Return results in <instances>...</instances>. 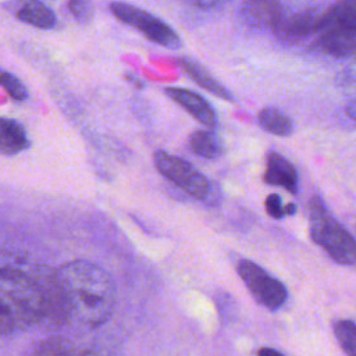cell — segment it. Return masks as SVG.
<instances>
[{
  "instance_id": "1",
  "label": "cell",
  "mask_w": 356,
  "mask_h": 356,
  "mask_svg": "<svg viewBox=\"0 0 356 356\" xmlns=\"http://www.w3.org/2000/svg\"><path fill=\"white\" fill-rule=\"evenodd\" d=\"M54 316H64L54 271L0 252V335L25 331Z\"/></svg>"
},
{
  "instance_id": "2",
  "label": "cell",
  "mask_w": 356,
  "mask_h": 356,
  "mask_svg": "<svg viewBox=\"0 0 356 356\" xmlns=\"http://www.w3.org/2000/svg\"><path fill=\"white\" fill-rule=\"evenodd\" d=\"M64 316L95 328L104 324L115 306L111 277L97 264L74 260L54 271Z\"/></svg>"
},
{
  "instance_id": "3",
  "label": "cell",
  "mask_w": 356,
  "mask_h": 356,
  "mask_svg": "<svg viewBox=\"0 0 356 356\" xmlns=\"http://www.w3.org/2000/svg\"><path fill=\"white\" fill-rule=\"evenodd\" d=\"M307 210L312 239L338 264L353 266L356 261V248L349 231L328 211L318 196L310 199Z\"/></svg>"
},
{
  "instance_id": "4",
  "label": "cell",
  "mask_w": 356,
  "mask_h": 356,
  "mask_svg": "<svg viewBox=\"0 0 356 356\" xmlns=\"http://www.w3.org/2000/svg\"><path fill=\"white\" fill-rule=\"evenodd\" d=\"M317 47L335 58H349L356 47V0H339L328 7L318 29Z\"/></svg>"
},
{
  "instance_id": "5",
  "label": "cell",
  "mask_w": 356,
  "mask_h": 356,
  "mask_svg": "<svg viewBox=\"0 0 356 356\" xmlns=\"http://www.w3.org/2000/svg\"><path fill=\"white\" fill-rule=\"evenodd\" d=\"M110 11L117 19L135 28L149 40L163 47L178 50L182 46L179 35L168 24L138 6L125 1H113L110 4Z\"/></svg>"
},
{
  "instance_id": "6",
  "label": "cell",
  "mask_w": 356,
  "mask_h": 356,
  "mask_svg": "<svg viewBox=\"0 0 356 356\" xmlns=\"http://www.w3.org/2000/svg\"><path fill=\"white\" fill-rule=\"evenodd\" d=\"M236 270L256 302L270 310H275L285 303L288 298L285 285L263 267L243 259L238 263Z\"/></svg>"
},
{
  "instance_id": "7",
  "label": "cell",
  "mask_w": 356,
  "mask_h": 356,
  "mask_svg": "<svg viewBox=\"0 0 356 356\" xmlns=\"http://www.w3.org/2000/svg\"><path fill=\"white\" fill-rule=\"evenodd\" d=\"M154 165L161 175L184 189L196 199H207L211 195L210 181L188 161L175 157L167 152H156Z\"/></svg>"
},
{
  "instance_id": "8",
  "label": "cell",
  "mask_w": 356,
  "mask_h": 356,
  "mask_svg": "<svg viewBox=\"0 0 356 356\" xmlns=\"http://www.w3.org/2000/svg\"><path fill=\"white\" fill-rule=\"evenodd\" d=\"M327 10L328 7L320 6L289 15L284 14L273 28V32L278 39L286 42H295L316 35L325 19Z\"/></svg>"
},
{
  "instance_id": "9",
  "label": "cell",
  "mask_w": 356,
  "mask_h": 356,
  "mask_svg": "<svg viewBox=\"0 0 356 356\" xmlns=\"http://www.w3.org/2000/svg\"><path fill=\"white\" fill-rule=\"evenodd\" d=\"M284 14L278 0H246L239 10L241 18L248 25L271 31Z\"/></svg>"
},
{
  "instance_id": "10",
  "label": "cell",
  "mask_w": 356,
  "mask_h": 356,
  "mask_svg": "<svg viewBox=\"0 0 356 356\" xmlns=\"http://www.w3.org/2000/svg\"><path fill=\"white\" fill-rule=\"evenodd\" d=\"M164 92L206 128L213 129L217 127L218 118L214 108L200 95L184 88H165Z\"/></svg>"
},
{
  "instance_id": "11",
  "label": "cell",
  "mask_w": 356,
  "mask_h": 356,
  "mask_svg": "<svg viewBox=\"0 0 356 356\" xmlns=\"http://www.w3.org/2000/svg\"><path fill=\"white\" fill-rule=\"evenodd\" d=\"M264 182L274 186H281L285 191L296 195L299 188V175L293 164L284 156L275 152H268L266 157Z\"/></svg>"
},
{
  "instance_id": "12",
  "label": "cell",
  "mask_w": 356,
  "mask_h": 356,
  "mask_svg": "<svg viewBox=\"0 0 356 356\" xmlns=\"http://www.w3.org/2000/svg\"><path fill=\"white\" fill-rule=\"evenodd\" d=\"M15 17L32 26L51 29L56 25L54 13L39 0H17L13 6Z\"/></svg>"
},
{
  "instance_id": "13",
  "label": "cell",
  "mask_w": 356,
  "mask_h": 356,
  "mask_svg": "<svg viewBox=\"0 0 356 356\" xmlns=\"http://www.w3.org/2000/svg\"><path fill=\"white\" fill-rule=\"evenodd\" d=\"M31 146L25 128L13 118L0 117V154L14 156Z\"/></svg>"
},
{
  "instance_id": "14",
  "label": "cell",
  "mask_w": 356,
  "mask_h": 356,
  "mask_svg": "<svg viewBox=\"0 0 356 356\" xmlns=\"http://www.w3.org/2000/svg\"><path fill=\"white\" fill-rule=\"evenodd\" d=\"M178 63L184 68V71L191 76L193 82H196L199 86L206 89L207 92L216 95L217 97H221L227 102H234L232 93L220 83L203 65H200L197 61L192 60L191 57H179Z\"/></svg>"
},
{
  "instance_id": "15",
  "label": "cell",
  "mask_w": 356,
  "mask_h": 356,
  "mask_svg": "<svg viewBox=\"0 0 356 356\" xmlns=\"http://www.w3.org/2000/svg\"><path fill=\"white\" fill-rule=\"evenodd\" d=\"M189 147L203 159H217L222 153V143L210 128L195 131L189 138Z\"/></svg>"
},
{
  "instance_id": "16",
  "label": "cell",
  "mask_w": 356,
  "mask_h": 356,
  "mask_svg": "<svg viewBox=\"0 0 356 356\" xmlns=\"http://www.w3.org/2000/svg\"><path fill=\"white\" fill-rule=\"evenodd\" d=\"M260 125L273 135L288 136L293 131L291 118L277 107H264L259 113Z\"/></svg>"
},
{
  "instance_id": "17",
  "label": "cell",
  "mask_w": 356,
  "mask_h": 356,
  "mask_svg": "<svg viewBox=\"0 0 356 356\" xmlns=\"http://www.w3.org/2000/svg\"><path fill=\"white\" fill-rule=\"evenodd\" d=\"M335 337L342 349L353 356L356 353V327L353 320H339L334 325Z\"/></svg>"
},
{
  "instance_id": "18",
  "label": "cell",
  "mask_w": 356,
  "mask_h": 356,
  "mask_svg": "<svg viewBox=\"0 0 356 356\" xmlns=\"http://www.w3.org/2000/svg\"><path fill=\"white\" fill-rule=\"evenodd\" d=\"M0 83L7 90L10 97H13L14 100L22 102V100H25L28 97V90H26L25 85L14 74L1 71V74H0Z\"/></svg>"
},
{
  "instance_id": "19",
  "label": "cell",
  "mask_w": 356,
  "mask_h": 356,
  "mask_svg": "<svg viewBox=\"0 0 356 356\" xmlns=\"http://www.w3.org/2000/svg\"><path fill=\"white\" fill-rule=\"evenodd\" d=\"M35 353L38 355H71V353H78V350L72 346L71 342L65 339H47L42 342Z\"/></svg>"
},
{
  "instance_id": "20",
  "label": "cell",
  "mask_w": 356,
  "mask_h": 356,
  "mask_svg": "<svg viewBox=\"0 0 356 356\" xmlns=\"http://www.w3.org/2000/svg\"><path fill=\"white\" fill-rule=\"evenodd\" d=\"M68 8H70V13L75 17V19L82 24H88L95 14V7L92 0H70Z\"/></svg>"
},
{
  "instance_id": "21",
  "label": "cell",
  "mask_w": 356,
  "mask_h": 356,
  "mask_svg": "<svg viewBox=\"0 0 356 356\" xmlns=\"http://www.w3.org/2000/svg\"><path fill=\"white\" fill-rule=\"evenodd\" d=\"M264 204H266V211H267V214L271 218L280 220V218H282L285 216L284 214V206H282L280 195H277V193L268 195L266 197V203Z\"/></svg>"
},
{
  "instance_id": "22",
  "label": "cell",
  "mask_w": 356,
  "mask_h": 356,
  "mask_svg": "<svg viewBox=\"0 0 356 356\" xmlns=\"http://www.w3.org/2000/svg\"><path fill=\"white\" fill-rule=\"evenodd\" d=\"M227 1H229V0H191V3H192L195 7L206 8V10H210V8L222 6V4L227 3Z\"/></svg>"
},
{
  "instance_id": "23",
  "label": "cell",
  "mask_w": 356,
  "mask_h": 356,
  "mask_svg": "<svg viewBox=\"0 0 356 356\" xmlns=\"http://www.w3.org/2000/svg\"><path fill=\"white\" fill-rule=\"evenodd\" d=\"M259 355H261V356H267V355L281 356L282 353H281L280 350H277V349H271V348H263V349H260V350H259Z\"/></svg>"
},
{
  "instance_id": "24",
  "label": "cell",
  "mask_w": 356,
  "mask_h": 356,
  "mask_svg": "<svg viewBox=\"0 0 356 356\" xmlns=\"http://www.w3.org/2000/svg\"><path fill=\"white\" fill-rule=\"evenodd\" d=\"M295 210H296V206L293 204V203H289V204H286L285 207H284V214L286 216V214H295Z\"/></svg>"
},
{
  "instance_id": "25",
  "label": "cell",
  "mask_w": 356,
  "mask_h": 356,
  "mask_svg": "<svg viewBox=\"0 0 356 356\" xmlns=\"http://www.w3.org/2000/svg\"><path fill=\"white\" fill-rule=\"evenodd\" d=\"M0 74H1V70H0Z\"/></svg>"
}]
</instances>
